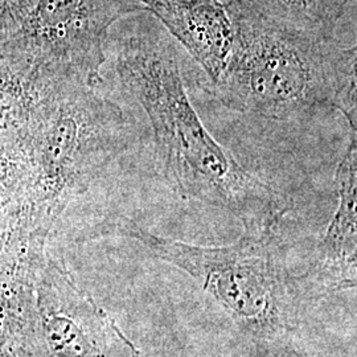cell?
<instances>
[{"instance_id": "cell-10", "label": "cell", "mask_w": 357, "mask_h": 357, "mask_svg": "<svg viewBox=\"0 0 357 357\" xmlns=\"http://www.w3.org/2000/svg\"><path fill=\"white\" fill-rule=\"evenodd\" d=\"M221 1H224V3H225V1H227V0H221Z\"/></svg>"}, {"instance_id": "cell-7", "label": "cell", "mask_w": 357, "mask_h": 357, "mask_svg": "<svg viewBox=\"0 0 357 357\" xmlns=\"http://www.w3.org/2000/svg\"><path fill=\"white\" fill-rule=\"evenodd\" d=\"M335 184L337 206L320 243L310 281L324 291H343L356 286L357 277V141L351 131Z\"/></svg>"}, {"instance_id": "cell-1", "label": "cell", "mask_w": 357, "mask_h": 357, "mask_svg": "<svg viewBox=\"0 0 357 357\" xmlns=\"http://www.w3.org/2000/svg\"><path fill=\"white\" fill-rule=\"evenodd\" d=\"M118 73L153 131L163 175L185 200L228 211L245 231L277 230L291 204L206 130L192 106L178 53L165 38L135 36L118 56Z\"/></svg>"}, {"instance_id": "cell-3", "label": "cell", "mask_w": 357, "mask_h": 357, "mask_svg": "<svg viewBox=\"0 0 357 357\" xmlns=\"http://www.w3.org/2000/svg\"><path fill=\"white\" fill-rule=\"evenodd\" d=\"M143 245L153 257L184 271L249 335L258 349L283 342L298 324V294L275 230L243 231L237 243L202 246L149 231L132 220L107 225Z\"/></svg>"}, {"instance_id": "cell-4", "label": "cell", "mask_w": 357, "mask_h": 357, "mask_svg": "<svg viewBox=\"0 0 357 357\" xmlns=\"http://www.w3.org/2000/svg\"><path fill=\"white\" fill-rule=\"evenodd\" d=\"M33 286L50 357H141L126 333L64 265L44 255Z\"/></svg>"}, {"instance_id": "cell-8", "label": "cell", "mask_w": 357, "mask_h": 357, "mask_svg": "<svg viewBox=\"0 0 357 357\" xmlns=\"http://www.w3.org/2000/svg\"><path fill=\"white\" fill-rule=\"evenodd\" d=\"M277 26L307 36L336 38V28L355 0H227Z\"/></svg>"}, {"instance_id": "cell-6", "label": "cell", "mask_w": 357, "mask_h": 357, "mask_svg": "<svg viewBox=\"0 0 357 357\" xmlns=\"http://www.w3.org/2000/svg\"><path fill=\"white\" fill-rule=\"evenodd\" d=\"M202 66L211 82L225 70L234 40L227 3L221 0H138Z\"/></svg>"}, {"instance_id": "cell-2", "label": "cell", "mask_w": 357, "mask_h": 357, "mask_svg": "<svg viewBox=\"0 0 357 357\" xmlns=\"http://www.w3.org/2000/svg\"><path fill=\"white\" fill-rule=\"evenodd\" d=\"M234 40L222 75L211 91L243 114L290 121L335 109L356 132V45L307 36L277 26L228 1Z\"/></svg>"}, {"instance_id": "cell-9", "label": "cell", "mask_w": 357, "mask_h": 357, "mask_svg": "<svg viewBox=\"0 0 357 357\" xmlns=\"http://www.w3.org/2000/svg\"><path fill=\"white\" fill-rule=\"evenodd\" d=\"M38 0H0V22H17L32 11Z\"/></svg>"}, {"instance_id": "cell-5", "label": "cell", "mask_w": 357, "mask_h": 357, "mask_svg": "<svg viewBox=\"0 0 357 357\" xmlns=\"http://www.w3.org/2000/svg\"><path fill=\"white\" fill-rule=\"evenodd\" d=\"M144 13L138 0H38L29 32L47 45L72 77L98 75L107 29L119 17Z\"/></svg>"}]
</instances>
